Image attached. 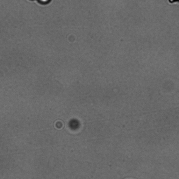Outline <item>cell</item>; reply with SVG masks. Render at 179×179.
I'll return each mask as SVG.
<instances>
[{"instance_id":"cell-1","label":"cell","mask_w":179,"mask_h":179,"mask_svg":"<svg viewBox=\"0 0 179 179\" xmlns=\"http://www.w3.org/2000/svg\"><path fill=\"white\" fill-rule=\"evenodd\" d=\"M69 126L71 129L75 130L79 128L80 126V123L76 119H72L69 123Z\"/></svg>"},{"instance_id":"cell-2","label":"cell","mask_w":179,"mask_h":179,"mask_svg":"<svg viewBox=\"0 0 179 179\" xmlns=\"http://www.w3.org/2000/svg\"><path fill=\"white\" fill-rule=\"evenodd\" d=\"M40 1H44H44H48V0H40Z\"/></svg>"},{"instance_id":"cell-3","label":"cell","mask_w":179,"mask_h":179,"mask_svg":"<svg viewBox=\"0 0 179 179\" xmlns=\"http://www.w3.org/2000/svg\"><path fill=\"white\" fill-rule=\"evenodd\" d=\"M177 1H179V0H177Z\"/></svg>"}]
</instances>
